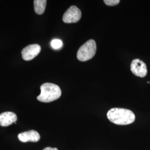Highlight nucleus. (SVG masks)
Listing matches in <instances>:
<instances>
[{"instance_id": "nucleus-8", "label": "nucleus", "mask_w": 150, "mask_h": 150, "mask_svg": "<svg viewBox=\"0 0 150 150\" xmlns=\"http://www.w3.org/2000/svg\"><path fill=\"white\" fill-rule=\"evenodd\" d=\"M17 120V115L12 112H5L0 114V125L6 127L13 123H16Z\"/></svg>"}, {"instance_id": "nucleus-12", "label": "nucleus", "mask_w": 150, "mask_h": 150, "mask_svg": "<svg viewBox=\"0 0 150 150\" xmlns=\"http://www.w3.org/2000/svg\"><path fill=\"white\" fill-rule=\"evenodd\" d=\"M43 150H58V149L57 148H52L50 147H48L44 149Z\"/></svg>"}, {"instance_id": "nucleus-3", "label": "nucleus", "mask_w": 150, "mask_h": 150, "mask_svg": "<svg viewBox=\"0 0 150 150\" xmlns=\"http://www.w3.org/2000/svg\"><path fill=\"white\" fill-rule=\"evenodd\" d=\"M96 52V42L93 40H90L80 47L77 53V57L80 61H87L92 59Z\"/></svg>"}, {"instance_id": "nucleus-2", "label": "nucleus", "mask_w": 150, "mask_h": 150, "mask_svg": "<svg viewBox=\"0 0 150 150\" xmlns=\"http://www.w3.org/2000/svg\"><path fill=\"white\" fill-rule=\"evenodd\" d=\"M41 93L37 98L40 102H52L61 96V90L59 86L52 83H45L41 87Z\"/></svg>"}, {"instance_id": "nucleus-11", "label": "nucleus", "mask_w": 150, "mask_h": 150, "mask_svg": "<svg viewBox=\"0 0 150 150\" xmlns=\"http://www.w3.org/2000/svg\"><path fill=\"white\" fill-rule=\"evenodd\" d=\"M105 4L109 6H114L117 5L120 2V0H104Z\"/></svg>"}, {"instance_id": "nucleus-10", "label": "nucleus", "mask_w": 150, "mask_h": 150, "mask_svg": "<svg viewBox=\"0 0 150 150\" xmlns=\"http://www.w3.org/2000/svg\"><path fill=\"white\" fill-rule=\"evenodd\" d=\"M51 45L52 48L55 50H57L62 46L63 43L62 41L59 39H54L51 41Z\"/></svg>"}, {"instance_id": "nucleus-9", "label": "nucleus", "mask_w": 150, "mask_h": 150, "mask_svg": "<svg viewBox=\"0 0 150 150\" xmlns=\"http://www.w3.org/2000/svg\"><path fill=\"white\" fill-rule=\"evenodd\" d=\"M47 1L46 0H35L34 10L35 12L38 15H42L44 13L46 8Z\"/></svg>"}, {"instance_id": "nucleus-4", "label": "nucleus", "mask_w": 150, "mask_h": 150, "mask_svg": "<svg viewBox=\"0 0 150 150\" xmlns=\"http://www.w3.org/2000/svg\"><path fill=\"white\" fill-rule=\"evenodd\" d=\"M81 15V11L78 7L75 6H71L65 12L62 17V20L66 23H76L80 20Z\"/></svg>"}, {"instance_id": "nucleus-6", "label": "nucleus", "mask_w": 150, "mask_h": 150, "mask_svg": "<svg viewBox=\"0 0 150 150\" xmlns=\"http://www.w3.org/2000/svg\"><path fill=\"white\" fill-rule=\"evenodd\" d=\"M130 69L134 75L139 77H144L147 74L146 64L139 59H134L132 61Z\"/></svg>"}, {"instance_id": "nucleus-1", "label": "nucleus", "mask_w": 150, "mask_h": 150, "mask_svg": "<svg viewBox=\"0 0 150 150\" xmlns=\"http://www.w3.org/2000/svg\"><path fill=\"white\" fill-rule=\"evenodd\" d=\"M108 119L112 123L118 125H127L133 123L135 115L131 110L121 108H113L107 113Z\"/></svg>"}, {"instance_id": "nucleus-5", "label": "nucleus", "mask_w": 150, "mask_h": 150, "mask_svg": "<svg viewBox=\"0 0 150 150\" xmlns=\"http://www.w3.org/2000/svg\"><path fill=\"white\" fill-rule=\"evenodd\" d=\"M41 50V46L38 44L30 45L22 50V58L25 61L32 60L40 54Z\"/></svg>"}, {"instance_id": "nucleus-7", "label": "nucleus", "mask_w": 150, "mask_h": 150, "mask_svg": "<svg viewBox=\"0 0 150 150\" xmlns=\"http://www.w3.org/2000/svg\"><path fill=\"white\" fill-rule=\"evenodd\" d=\"M18 138L22 142H36L40 139V135L36 131L30 130L18 134Z\"/></svg>"}]
</instances>
